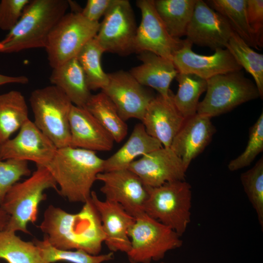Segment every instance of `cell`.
I'll return each instance as SVG.
<instances>
[{
	"label": "cell",
	"instance_id": "obj_38",
	"mask_svg": "<svg viewBox=\"0 0 263 263\" xmlns=\"http://www.w3.org/2000/svg\"><path fill=\"white\" fill-rule=\"evenodd\" d=\"M246 15L249 26L259 48L263 45V0H246Z\"/></svg>",
	"mask_w": 263,
	"mask_h": 263
},
{
	"label": "cell",
	"instance_id": "obj_29",
	"mask_svg": "<svg viewBox=\"0 0 263 263\" xmlns=\"http://www.w3.org/2000/svg\"><path fill=\"white\" fill-rule=\"evenodd\" d=\"M175 78L178 89L173 94V101L179 112L187 119L197 113L199 98L207 90V80L193 74L180 73Z\"/></svg>",
	"mask_w": 263,
	"mask_h": 263
},
{
	"label": "cell",
	"instance_id": "obj_27",
	"mask_svg": "<svg viewBox=\"0 0 263 263\" xmlns=\"http://www.w3.org/2000/svg\"><path fill=\"white\" fill-rule=\"evenodd\" d=\"M84 108L111 134L114 142L119 143L126 137L128 125L113 103L103 92L92 94Z\"/></svg>",
	"mask_w": 263,
	"mask_h": 263
},
{
	"label": "cell",
	"instance_id": "obj_19",
	"mask_svg": "<svg viewBox=\"0 0 263 263\" xmlns=\"http://www.w3.org/2000/svg\"><path fill=\"white\" fill-rule=\"evenodd\" d=\"M173 94L171 92L167 97L155 96L141 120L147 132L164 147H170L186 119L174 104Z\"/></svg>",
	"mask_w": 263,
	"mask_h": 263
},
{
	"label": "cell",
	"instance_id": "obj_7",
	"mask_svg": "<svg viewBox=\"0 0 263 263\" xmlns=\"http://www.w3.org/2000/svg\"><path fill=\"white\" fill-rule=\"evenodd\" d=\"M129 234L131 246L126 254L131 263L160 261L183 244L176 232L145 213L135 218Z\"/></svg>",
	"mask_w": 263,
	"mask_h": 263
},
{
	"label": "cell",
	"instance_id": "obj_34",
	"mask_svg": "<svg viewBox=\"0 0 263 263\" xmlns=\"http://www.w3.org/2000/svg\"><path fill=\"white\" fill-rule=\"evenodd\" d=\"M241 183L254 208L260 225L263 226V158L254 166L241 173Z\"/></svg>",
	"mask_w": 263,
	"mask_h": 263
},
{
	"label": "cell",
	"instance_id": "obj_3",
	"mask_svg": "<svg viewBox=\"0 0 263 263\" xmlns=\"http://www.w3.org/2000/svg\"><path fill=\"white\" fill-rule=\"evenodd\" d=\"M69 7L67 0H30L18 22L0 41V53L45 48L51 31Z\"/></svg>",
	"mask_w": 263,
	"mask_h": 263
},
{
	"label": "cell",
	"instance_id": "obj_40",
	"mask_svg": "<svg viewBox=\"0 0 263 263\" xmlns=\"http://www.w3.org/2000/svg\"><path fill=\"white\" fill-rule=\"evenodd\" d=\"M29 79L25 75L9 76L0 74V86L9 83L26 84Z\"/></svg>",
	"mask_w": 263,
	"mask_h": 263
},
{
	"label": "cell",
	"instance_id": "obj_26",
	"mask_svg": "<svg viewBox=\"0 0 263 263\" xmlns=\"http://www.w3.org/2000/svg\"><path fill=\"white\" fill-rule=\"evenodd\" d=\"M196 0H153L156 11L168 33L180 39L186 35Z\"/></svg>",
	"mask_w": 263,
	"mask_h": 263
},
{
	"label": "cell",
	"instance_id": "obj_15",
	"mask_svg": "<svg viewBox=\"0 0 263 263\" xmlns=\"http://www.w3.org/2000/svg\"><path fill=\"white\" fill-rule=\"evenodd\" d=\"M56 147L36 126L28 120L18 134L0 144V159L31 161L46 167L53 159Z\"/></svg>",
	"mask_w": 263,
	"mask_h": 263
},
{
	"label": "cell",
	"instance_id": "obj_33",
	"mask_svg": "<svg viewBox=\"0 0 263 263\" xmlns=\"http://www.w3.org/2000/svg\"><path fill=\"white\" fill-rule=\"evenodd\" d=\"M33 241L39 248L44 263L66 262L70 263H103L114 259V254L110 253L93 255L79 250L59 249L51 245L43 238L40 240L34 239Z\"/></svg>",
	"mask_w": 263,
	"mask_h": 263
},
{
	"label": "cell",
	"instance_id": "obj_36",
	"mask_svg": "<svg viewBox=\"0 0 263 263\" xmlns=\"http://www.w3.org/2000/svg\"><path fill=\"white\" fill-rule=\"evenodd\" d=\"M31 174V171L26 161L0 159V206L11 188L21 177Z\"/></svg>",
	"mask_w": 263,
	"mask_h": 263
},
{
	"label": "cell",
	"instance_id": "obj_32",
	"mask_svg": "<svg viewBox=\"0 0 263 263\" xmlns=\"http://www.w3.org/2000/svg\"><path fill=\"white\" fill-rule=\"evenodd\" d=\"M104 52L94 38L83 46L76 56L91 91L102 90L108 83V75L101 65V56Z\"/></svg>",
	"mask_w": 263,
	"mask_h": 263
},
{
	"label": "cell",
	"instance_id": "obj_6",
	"mask_svg": "<svg viewBox=\"0 0 263 263\" xmlns=\"http://www.w3.org/2000/svg\"><path fill=\"white\" fill-rule=\"evenodd\" d=\"M148 196L144 212L169 226L181 237L190 222L192 191L185 180L147 187Z\"/></svg>",
	"mask_w": 263,
	"mask_h": 263
},
{
	"label": "cell",
	"instance_id": "obj_11",
	"mask_svg": "<svg viewBox=\"0 0 263 263\" xmlns=\"http://www.w3.org/2000/svg\"><path fill=\"white\" fill-rule=\"evenodd\" d=\"M136 3L141 13V20L136 31L135 53L150 52L172 60L184 40L169 34L156 11L153 0H137Z\"/></svg>",
	"mask_w": 263,
	"mask_h": 263
},
{
	"label": "cell",
	"instance_id": "obj_14",
	"mask_svg": "<svg viewBox=\"0 0 263 263\" xmlns=\"http://www.w3.org/2000/svg\"><path fill=\"white\" fill-rule=\"evenodd\" d=\"M234 31L227 20L205 1L196 0L188 26L186 39L192 44L215 51L225 48Z\"/></svg>",
	"mask_w": 263,
	"mask_h": 263
},
{
	"label": "cell",
	"instance_id": "obj_13",
	"mask_svg": "<svg viewBox=\"0 0 263 263\" xmlns=\"http://www.w3.org/2000/svg\"><path fill=\"white\" fill-rule=\"evenodd\" d=\"M107 86L101 90L116 107L122 119L141 121L154 95L130 73L123 70L108 73Z\"/></svg>",
	"mask_w": 263,
	"mask_h": 263
},
{
	"label": "cell",
	"instance_id": "obj_23",
	"mask_svg": "<svg viewBox=\"0 0 263 263\" xmlns=\"http://www.w3.org/2000/svg\"><path fill=\"white\" fill-rule=\"evenodd\" d=\"M49 79L52 85L59 88L73 105L85 107L92 94L76 57L53 68Z\"/></svg>",
	"mask_w": 263,
	"mask_h": 263
},
{
	"label": "cell",
	"instance_id": "obj_25",
	"mask_svg": "<svg viewBox=\"0 0 263 263\" xmlns=\"http://www.w3.org/2000/svg\"><path fill=\"white\" fill-rule=\"evenodd\" d=\"M29 119L28 106L21 92L13 90L0 94V144Z\"/></svg>",
	"mask_w": 263,
	"mask_h": 263
},
{
	"label": "cell",
	"instance_id": "obj_39",
	"mask_svg": "<svg viewBox=\"0 0 263 263\" xmlns=\"http://www.w3.org/2000/svg\"><path fill=\"white\" fill-rule=\"evenodd\" d=\"M113 0H88L81 14L93 22H99L111 6Z\"/></svg>",
	"mask_w": 263,
	"mask_h": 263
},
{
	"label": "cell",
	"instance_id": "obj_8",
	"mask_svg": "<svg viewBox=\"0 0 263 263\" xmlns=\"http://www.w3.org/2000/svg\"><path fill=\"white\" fill-rule=\"evenodd\" d=\"M207 82L206 94L199 103L197 113L211 118L260 97L255 83L241 70L215 75Z\"/></svg>",
	"mask_w": 263,
	"mask_h": 263
},
{
	"label": "cell",
	"instance_id": "obj_9",
	"mask_svg": "<svg viewBox=\"0 0 263 263\" xmlns=\"http://www.w3.org/2000/svg\"><path fill=\"white\" fill-rule=\"evenodd\" d=\"M99 23L90 21L80 13L64 15L51 31L45 47L50 66L55 68L76 57L95 37Z\"/></svg>",
	"mask_w": 263,
	"mask_h": 263
},
{
	"label": "cell",
	"instance_id": "obj_16",
	"mask_svg": "<svg viewBox=\"0 0 263 263\" xmlns=\"http://www.w3.org/2000/svg\"><path fill=\"white\" fill-rule=\"evenodd\" d=\"M149 187L185 180L186 171L181 159L170 147H162L132 162L128 168Z\"/></svg>",
	"mask_w": 263,
	"mask_h": 263
},
{
	"label": "cell",
	"instance_id": "obj_42",
	"mask_svg": "<svg viewBox=\"0 0 263 263\" xmlns=\"http://www.w3.org/2000/svg\"><path fill=\"white\" fill-rule=\"evenodd\" d=\"M160 263H165V262H161Z\"/></svg>",
	"mask_w": 263,
	"mask_h": 263
},
{
	"label": "cell",
	"instance_id": "obj_31",
	"mask_svg": "<svg viewBox=\"0 0 263 263\" xmlns=\"http://www.w3.org/2000/svg\"><path fill=\"white\" fill-rule=\"evenodd\" d=\"M242 68L253 77L254 83L263 97V55L255 51L235 32H233L226 46Z\"/></svg>",
	"mask_w": 263,
	"mask_h": 263
},
{
	"label": "cell",
	"instance_id": "obj_10",
	"mask_svg": "<svg viewBox=\"0 0 263 263\" xmlns=\"http://www.w3.org/2000/svg\"><path fill=\"white\" fill-rule=\"evenodd\" d=\"M137 29L130 1L113 0L99 23L94 38L105 52L126 56L135 53Z\"/></svg>",
	"mask_w": 263,
	"mask_h": 263
},
{
	"label": "cell",
	"instance_id": "obj_35",
	"mask_svg": "<svg viewBox=\"0 0 263 263\" xmlns=\"http://www.w3.org/2000/svg\"><path fill=\"white\" fill-rule=\"evenodd\" d=\"M263 150V113L249 130V137L244 151L231 160L227 167L234 171L250 165L257 156Z\"/></svg>",
	"mask_w": 263,
	"mask_h": 263
},
{
	"label": "cell",
	"instance_id": "obj_24",
	"mask_svg": "<svg viewBox=\"0 0 263 263\" xmlns=\"http://www.w3.org/2000/svg\"><path fill=\"white\" fill-rule=\"evenodd\" d=\"M150 135L142 123L136 124L125 144L114 153L104 159L103 172L127 169L138 157L162 147Z\"/></svg>",
	"mask_w": 263,
	"mask_h": 263
},
{
	"label": "cell",
	"instance_id": "obj_37",
	"mask_svg": "<svg viewBox=\"0 0 263 263\" xmlns=\"http://www.w3.org/2000/svg\"><path fill=\"white\" fill-rule=\"evenodd\" d=\"M30 0H1L0 2V29L10 31L21 17Z\"/></svg>",
	"mask_w": 263,
	"mask_h": 263
},
{
	"label": "cell",
	"instance_id": "obj_22",
	"mask_svg": "<svg viewBox=\"0 0 263 263\" xmlns=\"http://www.w3.org/2000/svg\"><path fill=\"white\" fill-rule=\"evenodd\" d=\"M138 57L142 63L132 68L130 73L142 85L168 97L172 92L170 85L178 73L172 61L148 51L139 53Z\"/></svg>",
	"mask_w": 263,
	"mask_h": 263
},
{
	"label": "cell",
	"instance_id": "obj_12",
	"mask_svg": "<svg viewBox=\"0 0 263 263\" xmlns=\"http://www.w3.org/2000/svg\"><path fill=\"white\" fill-rule=\"evenodd\" d=\"M96 179L103 183L100 191L105 200L119 204L134 218L145 213L147 187L134 172L128 169L104 171Z\"/></svg>",
	"mask_w": 263,
	"mask_h": 263
},
{
	"label": "cell",
	"instance_id": "obj_1",
	"mask_svg": "<svg viewBox=\"0 0 263 263\" xmlns=\"http://www.w3.org/2000/svg\"><path fill=\"white\" fill-rule=\"evenodd\" d=\"M38 227L44 238L59 249L79 250L97 255L105 240L100 216L91 198L76 213L49 205Z\"/></svg>",
	"mask_w": 263,
	"mask_h": 263
},
{
	"label": "cell",
	"instance_id": "obj_28",
	"mask_svg": "<svg viewBox=\"0 0 263 263\" xmlns=\"http://www.w3.org/2000/svg\"><path fill=\"white\" fill-rule=\"evenodd\" d=\"M206 3L223 16L233 31L249 46L259 49L255 37L248 22L246 0H209Z\"/></svg>",
	"mask_w": 263,
	"mask_h": 263
},
{
	"label": "cell",
	"instance_id": "obj_21",
	"mask_svg": "<svg viewBox=\"0 0 263 263\" xmlns=\"http://www.w3.org/2000/svg\"><path fill=\"white\" fill-rule=\"evenodd\" d=\"M70 147L93 151H108L114 140L96 119L84 107L73 104L69 115Z\"/></svg>",
	"mask_w": 263,
	"mask_h": 263
},
{
	"label": "cell",
	"instance_id": "obj_2",
	"mask_svg": "<svg viewBox=\"0 0 263 263\" xmlns=\"http://www.w3.org/2000/svg\"><path fill=\"white\" fill-rule=\"evenodd\" d=\"M104 159L96 152L70 146L57 149L46 167L59 188L57 193L71 203H85L91 198Z\"/></svg>",
	"mask_w": 263,
	"mask_h": 263
},
{
	"label": "cell",
	"instance_id": "obj_30",
	"mask_svg": "<svg viewBox=\"0 0 263 263\" xmlns=\"http://www.w3.org/2000/svg\"><path fill=\"white\" fill-rule=\"evenodd\" d=\"M8 263H44L39 248L32 241H25L16 232H0V259Z\"/></svg>",
	"mask_w": 263,
	"mask_h": 263
},
{
	"label": "cell",
	"instance_id": "obj_17",
	"mask_svg": "<svg viewBox=\"0 0 263 263\" xmlns=\"http://www.w3.org/2000/svg\"><path fill=\"white\" fill-rule=\"evenodd\" d=\"M192 46L184 39L182 46L174 54L172 61L178 73L193 74L207 80L242 69L226 48H218L213 54L205 56L193 52Z\"/></svg>",
	"mask_w": 263,
	"mask_h": 263
},
{
	"label": "cell",
	"instance_id": "obj_5",
	"mask_svg": "<svg viewBox=\"0 0 263 263\" xmlns=\"http://www.w3.org/2000/svg\"><path fill=\"white\" fill-rule=\"evenodd\" d=\"M29 101L38 128L57 149L70 146L69 115L73 104L67 96L51 85L33 91Z\"/></svg>",
	"mask_w": 263,
	"mask_h": 263
},
{
	"label": "cell",
	"instance_id": "obj_18",
	"mask_svg": "<svg viewBox=\"0 0 263 263\" xmlns=\"http://www.w3.org/2000/svg\"><path fill=\"white\" fill-rule=\"evenodd\" d=\"M91 198L99 213L107 248L113 253L127 254L131 246L129 230L135 218L119 204L100 200L94 191H92Z\"/></svg>",
	"mask_w": 263,
	"mask_h": 263
},
{
	"label": "cell",
	"instance_id": "obj_4",
	"mask_svg": "<svg viewBox=\"0 0 263 263\" xmlns=\"http://www.w3.org/2000/svg\"><path fill=\"white\" fill-rule=\"evenodd\" d=\"M53 188L58 192L57 184L47 167L37 165L29 177L15 184L6 193L1 207L10 216L5 230L30 234L29 223L38 219L39 204L46 199L44 191Z\"/></svg>",
	"mask_w": 263,
	"mask_h": 263
},
{
	"label": "cell",
	"instance_id": "obj_41",
	"mask_svg": "<svg viewBox=\"0 0 263 263\" xmlns=\"http://www.w3.org/2000/svg\"><path fill=\"white\" fill-rule=\"evenodd\" d=\"M10 216L0 206V232L6 228L9 221Z\"/></svg>",
	"mask_w": 263,
	"mask_h": 263
},
{
	"label": "cell",
	"instance_id": "obj_20",
	"mask_svg": "<svg viewBox=\"0 0 263 263\" xmlns=\"http://www.w3.org/2000/svg\"><path fill=\"white\" fill-rule=\"evenodd\" d=\"M215 132L210 117L196 113L185 119L170 148L180 158L186 171L192 160L210 143Z\"/></svg>",
	"mask_w": 263,
	"mask_h": 263
}]
</instances>
